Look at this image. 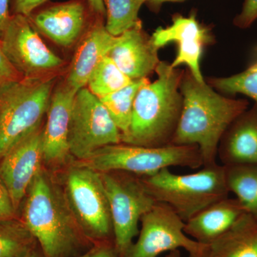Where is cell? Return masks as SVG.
Listing matches in <instances>:
<instances>
[{
  "label": "cell",
  "instance_id": "836d02e7",
  "mask_svg": "<svg viewBox=\"0 0 257 257\" xmlns=\"http://www.w3.org/2000/svg\"><path fill=\"white\" fill-rule=\"evenodd\" d=\"M184 0H146L145 4L150 7V9L153 11L157 12L160 10L161 7L165 3H176V2H182Z\"/></svg>",
  "mask_w": 257,
  "mask_h": 257
},
{
  "label": "cell",
  "instance_id": "f546056e",
  "mask_svg": "<svg viewBox=\"0 0 257 257\" xmlns=\"http://www.w3.org/2000/svg\"><path fill=\"white\" fill-rule=\"evenodd\" d=\"M80 257H119L115 249L114 242L109 241H101L100 243L91 248Z\"/></svg>",
  "mask_w": 257,
  "mask_h": 257
},
{
  "label": "cell",
  "instance_id": "8d00e7d4",
  "mask_svg": "<svg viewBox=\"0 0 257 257\" xmlns=\"http://www.w3.org/2000/svg\"><path fill=\"white\" fill-rule=\"evenodd\" d=\"M166 257H175V255H174L173 251H170V253L168 255H167Z\"/></svg>",
  "mask_w": 257,
  "mask_h": 257
},
{
  "label": "cell",
  "instance_id": "83f0119b",
  "mask_svg": "<svg viewBox=\"0 0 257 257\" xmlns=\"http://www.w3.org/2000/svg\"><path fill=\"white\" fill-rule=\"evenodd\" d=\"M21 78L5 56L0 39V84Z\"/></svg>",
  "mask_w": 257,
  "mask_h": 257
},
{
  "label": "cell",
  "instance_id": "5bb4252c",
  "mask_svg": "<svg viewBox=\"0 0 257 257\" xmlns=\"http://www.w3.org/2000/svg\"><path fill=\"white\" fill-rule=\"evenodd\" d=\"M76 93L65 82L54 88L42 135L43 162L47 165H62L70 156L69 130Z\"/></svg>",
  "mask_w": 257,
  "mask_h": 257
},
{
  "label": "cell",
  "instance_id": "ba28073f",
  "mask_svg": "<svg viewBox=\"0 0 257 257\" xmlns=\"http://www.w3.org/2000/svg\"><path fill=\"white\" fill-rule=\"evenodd\" d=\"M101 175L110 206L115 249L122 257L140 233L142 217L157 202L140 176L121 171Z\"/></svg>",
  "mask_w": 257,
  "mask_h": 257
},
{
  "label": "cell",
  "instance_id": "8992f818",
  "mask_svg": "<svg viewBox=\"0 0 257 257\" xmlns=\"http://www.w3.org/2000/svg\"><path fill=\"white\" fill-rule=\"evenodd\" d=\"M77 165L99 172L121 171L145 177L172 167L200 168L202 155L194 145H170L161 147L136 146L119 143L99 149Z\"/></svg>",
  "mask_w": 257,
  "mask_h": 257
},
{
  "label": "cell",
  "instance_id": "e575fe53",
  "mask_svg": "<svg viewBox=\"0 0 257 257\" xmlns=\"http://www.w3.org/2000/svg\"><path fill=\"white\" fill-rule=\"evenodd\" d=\"M26 257H45V256H44L43 253H39L38 251H37L34 248L31 252L29 253Z\"/></svg>",
  "mask_w": 257,
  "mask_h": 257
},
{
  "label": "cell",
  "instance_id": "484cf974",
  "mask_svg": "<svg viewBox=\"0 0 257 257\" xmlns=\"http://www.w3.org/2000/svg\"><path fill=\"white\" fill-rule=\"evenodd\" d=\"M207 82L216 91L228 96L242 94L257 105V60L239 73L229 77H209Z\"/></svg>",
  "mask_w": 257,
  "mask_h": 257
},
{
  "label": "cell",
  "instance_id": "d6a6232c",
  "mask_svg": "<svg viewBox=\"0 0 257 257\" xmlns=\"http://www.w3.org/2000/svg\"><path fill=\"white\" fill-rule=\"evenodd\" d=\"M89 9L99 18L106 16V10L103 0H87Z\"/></svg>",
  "mask_w": 257,
  "mask_h": 257
},
{
  "label": "cell",
  "instance_id": "cb8c5ba5",
  "mask_svg": "<svg viewBox=\"0 0 257 257\" xmlns=\"http://www.w3.org/2000/svg\"><path fill=\"white\" fill-rule=\"evenodd\" d=\"M106 10L105 28L111 35L119 36L142 23L139 12L146 0H103Z\"/></svg>",
  "mask_w": 257,
  "mask_h": 257
},
{
  "label": "cell",
  "instance_id": "d4e9b609",
  "mask_svg": "<svg viewBox=\"0 0 257 257\" xmlns=\"http://www.w3.org/2000/svg\"><path fill=\"white\" fill-rule=\"evenodd\" d=\"M133 81L106 56L93 72L87 87L96 97L101 98L126 87Z\"/></svg>",
  "mask_w": 257,
  "mask_h": 257
},
{
  "label": "cell",
  "instance_id": "e0dca14e",
  "mask_svg": "<svg viewBox=\"0 0 257 257\" xmlns=\"http://www.w3.org/2000/svg\"><path fill=\"white\" fill-rule=\"evenodd\" d=\"M217 158L224 166L257 165V105L248 108L221 138Z\"/></svg>",
  "mask_w": 257,
  "mask_h": 257
},
{
  "label": "cell",
  "instance_id": "4fadbf2b",
  "mask_svg": "<svg viewBox=\"0 0 257 257\" xmlns=\"http://www.w3.org/2000/svg\"><path fill=\"white\" fill-rule=\"evenodd\" d=\"M42 126L24 138L0 160V180L18 211L43 162Z\"/></svg>",
  "mask_w": 257,
  "mask_h": 257
},
{
  "label": "cell",
  "instance_id": "1f68e13d",
  "mask_svg": "<svg viewBox=\"0 0 257 257\" xmlns=\"http://www.w3.org/2000/svg\"><path fill=\"white\" fill-rule=\"evenodd\" d=\"M9 0H0V35L8 25L10 18L9 14Z\"/></svg>",
  "mask_w": 257,
  "mask_h": 257
},
{
  "label": "cell",
  "instance_id": "f1b7e54d",
  "mask_svg": "<svg viewBox=\"0 0 257 257\" xmlns=\"http://www.w3.org/2000/svg\"><path fill=\"white\" fill-rule=\"evenodd\" d=\"M16 211L9 193L0 180V220L15 218Z\"/></svg>",
  "mask_w": 257,
  "mask_h": 257
},
{
  "label": "cell",
  "instance_id": "9a60e30c",
  "mask_svg": "<svg viewBox=\"0 0 257 257\" xmlns=\"http://www.w3.org/2000/svg\"><path fill=\"white\" fill-rule=\"evenodd\" d=\"M32 25L60 46L68 47L77 41L87 23V11L82 0L57 3L29 17Z\"/></svg>",
  "mask_w": 257,
  "mask_h": 257
},
{
  "label": "cell",
  "instance_id": "5b68a950",
  "mask_svg": "<svg viewBox=\"0 0 257 257\" xmlns=\"http://www.w3.org/2000/svg\"><path fill=\"white\" fill-rule=\"evenodd\" d=\"M55 84V76L0 84V160L42 126Z\"/></svg>",
  "mask_w": 257,
  "mask_h": 257
},
{
  "label": "cell",
  "instance_id": "52a82bcc",
  "mask_svg": "<svg viewBox=\"0 0 257 257\" xmlns=\"http://www.w3.org/2000/svg\"><path fill=\"white\" fill-rule=\"evenodd\" d=\"M64 183L66 200L84 236L109 241L112 220L101 173L74 164L67 171Z\"/></svg>",
  "mask_w": 257,
  "mask_h": 257
},
{
  "label": "cell",
  "instance_id": "4316f807",
  "mask_svg": "<svg viewBox=\"0 0 257 257\" xmlns=\"http://www.w3.org/2000/svg\"><path fill=\"white\" fill-rule=\"evenodd\" d=\"M256 20L257 0H244L241 11L233 20V24L236 28L246 30Z\"/></svg>",
  "mask_w": 257,
  "mask_h": 257
},
{
  "label": "cell",
  "instance_id": "277c9868",
  "mask_svg": "<svg viewBox=\"0 0 257 257\" xmlns=\"http://www.w3.org/2000/svg\"><path fill=\"white\" fill-rule=\"evenodd\" d=\"M157 202L167 204L185 222L218 201L229 197L224 166H204L189 175H176L165 168L141 177Z\"/></svg>",
  "mask_w": 257,
  "mask_h": 257
},
{
  "label": "cell",
  "instance_id": "7c38bea8",
  "mask_svg": "<svg viewBox=\"0 0 257 257\" xmlns=\"http://www.w3.org/2000/svg\"><path fill=\"white\" fill-rule=\"evenodd\" d=\"M152 44L157 49L174 42L177 45V54L171 63L173 68L186 65L198 82H204L200 62L204 47L215 42L211 29L197 20L196 12L188 16L174 15L172 23L166 28L160 27L151 37Z\"/></svg>",
  "mask_w": 257,
  "mask_h": 257
},
{
  "label": "cell",
  "instance_id": "4dcf8cb0",
  "mask_svg": "<svg viewBox=\"0 0 257 257\" xmlns=\"http://www.w3.org/2000/svg\"><path fill=\"white\" fill-rule=\"evenodd\" d=\"M47 1L49 0H15V14L24 15L29 18L39 7Z\"/></svg>",
  "mask_w": 257,
  "mask_h": 257
},
{
  "label": "cell",
  "instance_id": "603a6c76",
  "mask_svg": "<svg viewBox=\"0 0 257 257\" xmlns=\"http://www.w3.org/2000/svg\"><path fill=\"white\" fill-rule=\"evenodd\" d=\"M35 242L23 221L15 218L0 220V257H26Z\"/></svg>",
  "mask_w": 257,
  "mask_h": 257
},
{
  "label": "cell",
  "instance_id": "d590c367",
  "mask_svg": "<svg viewBox=\"0 0 257 257\" xmlns=\"http://www.w3.org/2000/svg\"><path fill=\"white\" fill-rule=\"evenodd\" d=\"M174 255H175V257H182L181 256L180 251H179V249L175 250V251H173Z\"/></svg>",
  "mask_w": 257,
  "mask_h": 257
},
{
  "label": "cell",
  "instance_id": "3957f363",
  "mask_svg": "<svg viewBox=\"0 0 257 257\" xmlns=\"http://www.w3.org/2000/svg\"><path fill=\"white\" fill-rule=\"evenodd\" d=\"M26 197L23 221L40 243L44 256H73L82 245L84 234L64 192L42 169L30 184Z\"/></svg>",
  "mask_w": 257,
  "mask_h": 257
},
{
  "label": "cell",
  "instance_id": "2e32d148",
  "mask_svg": "<svg viewBox=\"0 0 257 257\" xmlns=\"http://www.w3.org/2000/svg\"><path fill=\"white\" fill-rule=\"evenodd\" d=\"M158 50L140 23L116 37L108 56L132 80H137L155 72L160 62Z\"/></svg>",
  "mask_w": 257,
  "mask_h": 257
},
{
  "label": "cell",
  "instance_id": "9c48e42d",
  "mask_svg": "<svg viewBox=\"0 0 257 257\" xmlns=\"http://www.w3.org/2000/svg\"><path fill=\"white\" fill-rule=\"evenodd\" d=\"M121 143V134L99 98L87 87L74 96L68 144L70 155L78 161L87 160L96 150Z\"/></svg>",
  "mask_w": 257,
  "mask_h": 257
},
{
  "label": "cell",
  "instance_id": "ffe728a7",
  "mask_svg": "<svg viewBox=\"0 0 257 257\" xmlns=\"http://www.w3.org/2000/svg\"><path fill=\"white\" fill-rule=\"evenodd\" d=\"M206 257H257V219L247 213L207 245Z\"/></svg>",
  "mask_w": 257,
  "mask_h": 257
},
{
  "label": "cell",
  "instance_id": "6da1fadb",
  "mask_svg": "<svg viewBox=\"0 0 257 257\" xmlns=\"http://www.w3.org/2000/svg\"><path fill=\"white\" fill-rule=\"evenodd\" d=\"M179 89L183 106L172 145L197 146L203 167L216 165L221 138L249 103L216 92L207 81L198 82L189 69L184 71Z\"/></svg>",
  "mask_w": 257,
  "mask_h": 257
},
{
  "label": "cell",
  "instance_id": "7402d4cb",
  "mask_svg": "<svg viewBox=\"0 0 257 257\" xmlns=\"http://www.w3.org/2000/svg\"><path fill=\"white\" fill-rule=\"evenodd\" d=\"M149 81L148 78L133 80L126 87L99 98L119 128L121 137L126 135L130 130L137 94L140 88Z\"/></svg>",
  "mask_w": 257,
  "mask_h": 257
},
{
  "label": "cell",
  "instance_id": "7a4b0ae2",
  "mask_svg": "<svg viewBox=\"0 0 257 257\" xmlns=\"http://www.w3.org/2000/svg\"><path fill=\"white\" fill-rule=\"evenodd\" d=\"M184 70L160 61L157 79L140 88L135 98L131 124L121 143L147 147L172 145L178 126L183 97L179 89Z\"/></svg>",
  "mask_w": 257,
  "mask_h": 257
},
{
  "label": "cell",
  "instance_id": "ac0fdd59",
  "mask_svg": "<svg viewBox=\"0 0 257 257\" xmlns=\"http://www.w3.org/2000/svg\"><path fill=\"white\" fill-rule=\"evenodd\" d=\"M116 37L98 20L87 32L74 55L65 82L78 92L87 87L89 79L101 61L109 55Z\"/></svg>",
  "mask_w": 257,
  "mask_h": 257
},
{
  "label": "cell",
  "instance_id": "d6986e66",
  "mask_svg": "<svg viewBox=\"0 0 257 257\" xmlns=\"http://www.w3.org/2000/svg\"><path fill=\"white\" fill-rule=\"evenodd\" d=\"M245 213L236 198H225L185 221L184 231L197 242L208 245L227 231Z\"/></svg>",
  "mask_w": 257,
  "mask_h": 257
},
{
  "label": "cell",
  "instance_id": "44dd1931",
  "mask_svg": "<svg viewBox=\"0 0 257 257\" xmlns=\"http://www.w3.org/2000/svg\"><path fill=\"white\" fill-rule=\"evenodd\" d=\"M224 169L229 193H234L246 212L257 219V165L224 166Z\"/></svg>",
  "mask_w": 257,
  "mask_h": 257
},
{
  "label": "cell",
  "instance_id": "30bf717a",
  "mask_svg": "<svg viewBox=\"0 0 257 257\" xmlns=\"http://www.w3.org/2000/svg\"><path fill=\"white\" fill-rule=\"evenodd\" d=\"M0 39L5 56L22 78L52 77L63 67L64 61L42 41L28 17L12 16Z\"/></svg>",
  "mask_w": 257,
  "mask_h": 257
},
{
  "label": "cell",
  "instance_id": "8fae6325",
  "mask_svg": "<svg viewBox=\"0 0 257 257\" xmlns=\"http://www.w3.org/2000/svg\"><path fill=\"white\" fill-rule=\"evenodd\" d=\"M140 223L138 240L122 257H158L179 248L185 249L189 257L207 256V245L184 233V221L167 204L157 202Z\"/></svg>",
  "mask_w": 257,
  "mask_h": 257
}]
</instances>
